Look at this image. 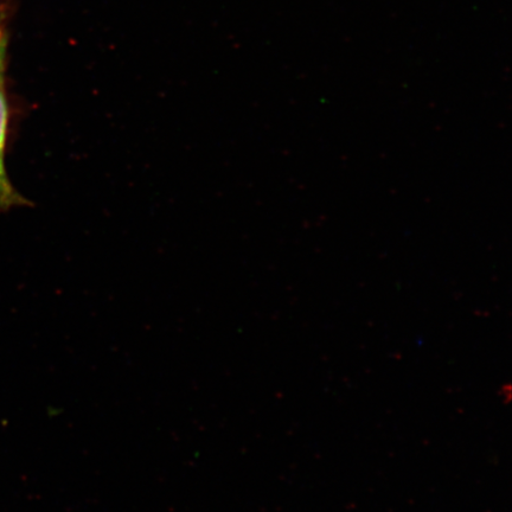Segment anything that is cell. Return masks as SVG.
Instances as JSON below:
<instances>
[{"mask_svg": "<svg viewBox=\"0 0 512 512\" xmlns=\"http://www.w3.org/2000/svg\"><path fill=\"white\" fill-rule=\"evenodd\" d=\"M6 127H8V105H6L2 79H0V210L9 209L21 200L6 176L4 166Z\"/></svg>", "mask_w": 512, "mask_h": 512, "instance_id": "cell-1", "label": "cell"}, {"mask_svg": "<svg viewBox=\"0 0 512 512\" xmlns=\"http://www.w3.org/2000/svg\"><path fill=\"white\" fill-rule=\"evenodd\" d=\"M2 5H0V79H2V67H3V53H4V30H3V18H2Z\"/></svg>", "mask_w": 512, "mask_h": 512, "instance_id": "cell-2", "label": "cell"}]
</instances>
